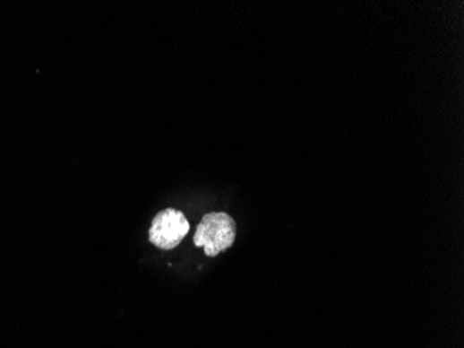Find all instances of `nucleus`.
I'll list each match as a JSON object with an SVG mask.
<instances>
[{
	"label": "nucleus",
	"instance_id": "f257e3e1",
	"mask_svg": "<svg viewBox=\"0 0 464 348\" xmlns=\"http://www.w3.org/2000/svg\"><path fill=\"white\" fill-rule=\"evenodd\" d=\"M236 236V221L223 212H211L198 224L193 243L199 248L202 247L206 256L217 257L234 244Z\"/></svg>",
	"mask_w": 464,
	"mask_h": 348
},
{
	"label": "nucleus",
	"instance_id": "f03ea898",
	"mask_svg": "<svg viewBox=\"0 0 464 348\" xmlns=\"http://www.w3.org/2000/svg\"><path fill=\"white\" fill-rule=\"evenodd\" d=\"M189 229V222L183 212L168 208L159 212L153 219L149 239L159 249H173L185 239Z\"/></svg>",
	"mask_w": 464,
	"mask_h": 348
}]
</instances>
